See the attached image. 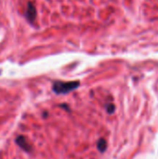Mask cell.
Instances as JSON below:
<instances>
[{
    "label": "cell",
    "mask_w": 158,
    "mask_h": 159,
    "mask_svg": "<svg viewBox=\"0 0 158 159\" xmlns=\"http://www.w3.org/2000/svg\"><path fill=\"white\" fill-rule=\"evenodd\" d=\"M35 16H36V10L34 6L32 3H28V7L26 10V18L30 22H33L35 19Z\"/></svg>",
    "instance_id": "3957f363"
},
{
    "label": "cell",
    "mask_w": 158,
    "mask_h": 159,
    "mask_svg": "<svg viewBox=\"0 0 158 159\" xmlns=\"http://www.w3.org/2000/svg\"><path fill=\"white\" fill-rule=\"evenodd\" d=\"M79 87L78 81H71V82H63V81H56L53 84V90L57 94H66L71 92L74 89Z\"/></svg>",
    "instance_id": "6da1fadb"
},
{
    "label": "cell",
    "mask_w": 158,
    "mask_h": 159,
    "mask_svg": "<svg viewBox=\"0 0 158 159\" xmlns=\"http://www.w3.org/2000/svg\"><path fill=\"white\" fill-rule=\"evenodd\" d=\"M97 147L100 150V152H104L107 148V142L104 139H100L98 143H97Z\"/></svg>",
    "instance_id": "277c9868"
},
{
    "label": "cell",
    "mask_w": 158,
    "mask_h": 159,
    "mask_svg": "<svg viewBox=\"0 0 158 159\" xmlns=\"http://www.w3.org/2000/svg\"><path fill=\"white\" fill-rule=\"evenodd\" d=\"M16 143L24 151H26V152L32 151V147H31L30 143L28 142V141L24 136H18L16 139Z\"/></svg>",
    "instance_id": "7a4b0ae2"
},
{
    "label": "cell",
    "mask_w": 158,
    "mask_h": 159,
    "mask_svg": "<svg viewBox=\"0 0 158 159\" xmlns=\"http://www.w3.org/2000/svg\"><path fill=\"white\" fill-rule=\"evenodd\" d=\"M107 111H108L109 114L114 113V105L113 103L108 104V105H107Z\"/></svg>",
    "instance_id": "5b68a950"
}]
</instances>
